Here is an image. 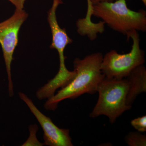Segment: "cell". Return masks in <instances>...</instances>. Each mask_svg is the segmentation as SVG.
Here are the masks:
<instances>
[{
	"label": "cell",
	"instance_id": "13",
	"mask_svg": "<svg viewBox=\"0 0 146 146\" xmlns=\"http://www.w3.org/2000/svg\"><path fill=\"white\" fill-rule=\"evenodd\" d=\"M8 1L15 6L16 10L20 11L23 9L26 0H8Z\"/></svg>",
	"mask_w": 146,
	"mask_h": 146
},
{
	"label": "cell",
	"instance_id": "9",
	"mask_svg": "<svg viewBox=\"0 0 146 146\" xmlns=\"http://www.w3.org/2000/svg\"><path fill=\"white\" fill-rule=\"evenodd\" d=\"M87 10L85 18L80 19L77 22V30L82 34L92 35L96 34L100 29V23H95L91 21L93 5L90 0H87Z\"/></svg>",
	"mask_w": 146,
	"mask_h": 146
},
{
	"label": "cell",
	"instance_id": "11",
	"mask_svg": "<svg viewBox=\"0 0 146 146\" xmlns=\"http://www.w3.org/2000/svg\"><path fill=\"white\" fill-rule=\"evenodd\" d=\"M38 126L36 125H31L29 127V136L28 139L23 144L22 146H40L44 145V143L39 142L36 137V133L38 131Z\"/></svg>",
	"mask_w": 146,
	"mask_h": 146
},
{
	"label": "cell",
	"instance_id": "7",
	"mask_svg": "<svg viewBox=\"0 0 146 146\" xmlns=\"http://www.w3.org/2000/svg\"><path fill=\"white\" fill-rule=\"evenodd\" d=\"M19 98L27 104L41 125L44 131V145L49 146H73L70 130L58 127L50 118L43 114L25 94L18 93Z\"/></svg>",
	"mask_w": 146,
	"mask_h": 146
},
{
	"label": "cell",
	"instance_id": "10",
	"mask_svg": "<svg viewBox=\"0 0 146 146\" xmlns=\"http://www.w3.org/2000/svg\"><path fill=\"white\" fill-rule=\"evenodd\" d=\"M125 142L129 146H146V136L139 131L130 132L125 138Z\"/></svg>",
	"mask_w": 146,
	"mask_h": 146
},
{
	"label": "cell",
	"instance_id": "12",
	"mask_svg": "<svg viewBox=\"0 0 146 146\" xmlns=\"http://www.w3.org/2000/svg\"><path fill=\"white\" fill-rule=\"evenodd\" d=\"M131 124L137 131L140 132L146 131V116L135 118L131 120Z\"/></svg>",
	"mask_w": 146,
	"mask_h": 146
},
{
	"label": "cell",
	"instance_id": "1",
	"mask_svg": "<svg viewBox=\"0 0 146 146\" xmlns=\"http://www.w3.org/2000/svg\"><path fill=\"white\" fill-rule=\"evenodd\" d=\"M103 56L101 52H98L88 55L82 59L75 58L74 61L75 76L67 86L47 100L44 105L45 109L54 110L62 101L75 99L83 94L97 92L99 84L105 77L101 70Z\"/></svg>",
	"mask_w": 146,
	"mask_h": 146
},
{
	"label": "cell",
	"instance_id": "14",
	"mask_svg": "<svg viewBox=\"0 0 146 146\" xmlns=\"http://www.w3.org/2000/svg\"><path fill=\"white\" fill-rule=\"evenodd\" d=\"M92 5L96 4L98 3L101 2H113L114 0H90Z\"/></svg>",
	"mask_w": 146,
	"mask_h": 146
},
{
	"label": "cell",
	"instance_id": "2",
	"mask_svg": "<svg viewBox=\"0 0 146 146\" xmlns=\"http://www.w3.org/2000/svg\"><path fill=\"white\" fill-rule=\"evenodd\" d=\"M92 15L100 18L110 29L127 37L134 31H146L145 11L131 10L127 7L126 0L94 5Z\"/></svg>",
	"mask_w": 146,
	"mask_h": 146
},
{
	"label": "cell",
	"instance_id": "3",
	"mask_svg": "<svg viewBox=\"0 0 146 146\" xmlns=\"http://www.w3.org/2000/svg\"><path fill=\"white\" fill-rule=\"evenodd\" d=\"M128 87L125 78L117 79L105 76L98 86V99L89 117L94 118L105 115L111 123H115L117 118L131 108L126 103Z\"/></svg>",
	"mask_w": 146,
	"mask_h": 146
},
{
	"label": "cell",
	"instance_id": "15",
	"mask_svg": "<svg viewBox=\"0 0 146 146\" xmlns=\"http://www.w3.org/2000/svg\"><path fill=\"white\" fill-rule=\"evenodd\" d=\"M143 3L145 5H146V0H141Z\"/></svg>",
	"mask_w": 146,
	"mask_h": 146
},
{
	"label": "cell",
	"instance_id": "6",
	"mask_svg": "<svg viewBox=\"0 0 146 146\" xmlns=\"http://www.w3.org/2000/svg\"><path fill=\"white\" fill-rule=\"evenodd\" d=\"M62 3L61 0H53L52 6L48 12V20L52 35L50 48L56 50L59 56V70L55 76L61 81L68 82L74 78L75 72L74 71L68 70L65 66L64 50L67 45L72 43L73 40L68 36L65 29L61 28L58 23L56 10L58 5Z\"/></svg>",
	"mask_w": 146,
	"mask_h": 146
},
{
	"label": "cell",
	"instance_id": "8",
	"mask_svg": "<svg viewBox=\"0 0 146 146\" xmlns=\"http://www.w3.org/2000/svg\"><path fill=\"white\" fill-rule=\"evenodd\" d=\"M125 78L129 85L126 103L131 106L138 95L146 92V69L144 64L133 69Z\"/></svg>",
	"mask_w": 146,
	"mask_h": 146
},
{
	"label": "cell",
	"instance_id": "4",
	"mask_svg": "<svg viewBox=\"0 0 146 146\" xmlns=\"http://www.w3.org/2000/svg\"><path fill=\"white\" fill-rule=\"evenodd\" d=\"M133 41L130 52L120 54L112 50L104 56L101 70L105 76L108 78H125L133 69L145 62V52L140 48V38L138 31H134L127 36Z\"/></svg>",
	"mask_w": 146,
	"mask_h": 146
},
{
	"label": "cell",
	"instance_id": "5",
	"mask_svg": "<svg viewBox=\"0 0 146 146\" xmlns=\"http://www.w3.org/2000/svg\"><path fill=\"white\" fill-rule=\"evenodd\" d=\"M28 16V14L24 9L16 10L11 17L0 23V44L5 64L8 81L9 95L10 97L14 95L11 73L13 54L18 45L20 29Z\"/></svg>",
	"mask_w": 146,
	"mask_h": 146
}]
</instances>
